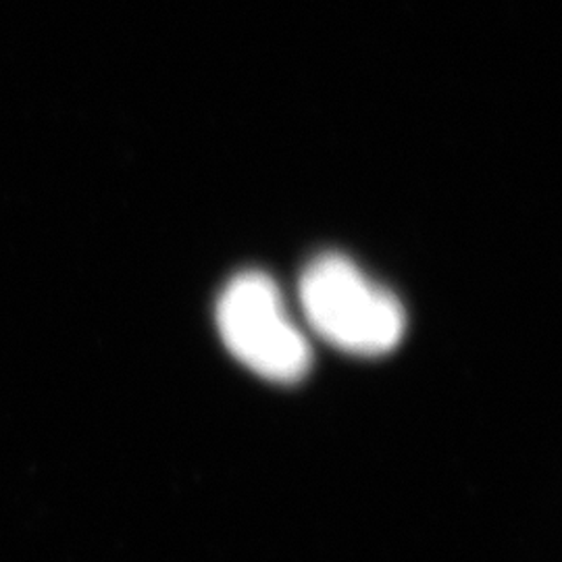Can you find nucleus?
I'll return each instance as SVG.
<instances>
[{
    "instance_id": "obj_2",
    "label": "nucleus",
    "mask_w": 562,
    "mask_h": 562,
    "mask_svg": "<svg viewBox=\"0 0 562 562\" xmlns=\"http://www.w3.org/2000/svg\"><path fill=\"white\" fill-rule=\"evenodd\" d=\"M217 327L227 350L262 380L296 383L311 371V346L290 319L280 288L261 271H244L225 285Z\"/></svg>"
},
{
    "instance_id": "obj_1",
    "label": "nucleus",
    "mask_w": 562,
    "mask_h": 562,
    "mask_svg": "<svg viewBox=\"0 0 562 562\" xmlns=\"http://www.w3.org/2000/svg\"><path fill=\"white\" fill-rule=\"evenodd\" d=\"M301 304L323 340L355 357L387 355L406 331L401 301L338 252H325L302 271Z\"/></svg>"
}]
</instances>
